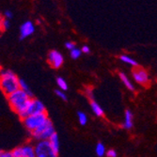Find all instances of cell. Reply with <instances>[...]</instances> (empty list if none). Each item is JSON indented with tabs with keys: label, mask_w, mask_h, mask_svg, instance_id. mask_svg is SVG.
I'll return each mask as SVG.
<instances>
[{
	"label": "cell",
	"mask_w": 157,
	"mask_h": 157,
	"mask_svg": "<svg viewBox=\"0 0 157 157\" xmlns=\"http://www.w3.org/2000/svg\"><path fill=\"white\" fill-rule=\"evenodd\" d=\"M106 156L107 157H117V151L113 149H110L106 151Z\"/></svg>",
	"instance_id": "484cf974"
},
{
	"label": "cell",
	"mask_w": 157,
	"mask_h": 157,
	"mask_svg": "<svg viewBox=\"0 0 157 157\" xmlns=\"http://www.w3.org/2000/svg\"><path fill=\"white\" fill-rule=\"evenodd\" d=\"M19 87H20V90L25 91L26 93H28L30 95V97L32 98V92L30 91V89L28 87V85L26 84V82L24 80V79H19Z\"/></svg>",
	"instance_id": "e0dca14e"
},
{
	"label": "cell",
	"mask_w": 157,
	"mask_h": 157,
	"mask_svg": "<svg viewBox=\"0 0 157 157\" xmlns=\"http://www.w3.org/2000/svg\"><path fill=\"white\" fill-rule=\"evenodd\" d=\"M86 94H87V96L91 100V101H93V91L90 88H88L86 90Z\"/></svg>",
	"instance_id": "4316f807"
},
{
	"label": "cell",
	"mask_w": 157,
	"mask_h": 157,
	"mask_svg": "<svg viewBox=\"0 0 157 157\" xmlns=\"http://www.w3.org/2000/svg\"><path fill=\"white\" fill-rule=\"evenodd\" d=\"M56 84H58L59 88L61 90H68V84L66 82V80L62 77H58L56 78Z\"/></svg>",
	"instance_id": "ac0fdd59"
},
{
	"label": "cell",
	"mask_w": 157,
	"mask_h": 157,
	"mask_svg": "<svg viewBox=\"0 0 157 157\" xmlns=\"http://www.w3.org/2000/svg\"><path fill=\"white\" fill-rule=\"evenodd\" d=\"M120 59H121V60L122 62H124V63H127V64H129V65H131V66H134V67H136V66H137V62H136L134 59L130 58L129 56L121 55V56H120Z\"/></svg>",
	"instance_id": "9a60e30c"
},
{
	"label": "cell",
	"mask_w": 157,
	"mask_h": 157,
	"mask_svg": "<svg viewBox=\"0 0 157 157\" xmlns=\"http://www.w3.org/2000/svg\"><path fill=\"white\" fill-rule=\"evenodd\" d=\"M133 114L130 110H126L124 114V121H123V127L125 129H131L133 127Z\"/></svg>",
	"instance_id": "8fae6325"
},
{
	"label": "cell",
	"mask_w": 157,
	"mask_h": 157,
	"mask_svg": "<svg viewBox=\"0 0 157 157\" xmlns=\"http://www.w3.org/2000/svg\"><path fill=\"white\" fill-rule=\"evenodd\" d=\"M90 106H91V109H92L93 113L95 114L96 116L102 117L104 115V110H103V108L100 106L95 101H91L90 102Z\"/></svg>",
	"instance_id": "5bb4252c"
},
{
	"label": "cell",
	"mask_w": 157,
	"mask_h": 157,
	"mask_svg": "<svg viewBox=\"0 0 157 157\" xmlns=\"http://www.w3.org/2000/svg\"><path fill=\"white\" fill-rule=\"evenodd\" d=\"M82 53H83V52H82L81 49L75 48V49H74V50L71 51V58L74 59H77L80 58V56H81Z\"/></svg>",
	"instance_id": "ffe728a7"
},
{
	"label": "cell",
	"mask_w": 157,
	"mask_h": 157,
	"mask_svg": "<svg viewBox=\"0 0 157 157\" xmlns=\"http://www.w3.org/2000/svg\"><path fill=\"white\" fill-rule=\"evenodd\" d=\"M10 26V21L6 18H1V28L3 30H8Z\"/></svg>",
	"instance_id": "44dd1931"
},
{
	"label": "cell",
	"mask_w": 157,
	"mask_h": 157,
	"mask_svg": "<svg viewBox=\"0 0 157 157\" xmlns=\"http://www.w3.org/2000/svg\"><path fill=\"white\" fill-rule=\"evenodd\" d=\"M46 113V108L44 106V105L42 104L40 100L38 99H31V102L28 105L25 113L24 114V116L21 118L22 120H25V118L29 117V116H33V115H39V114H44Z\"/></svg>",
	"instance_id": "8992f818"
},
{
	"label": "cell",
	"mask_w": 157,
	"mask_h": 157,
	"mask_svg": "<svg viewBox=\"0 0 157 157\" xmlns=\"http://www.w3.org/2000/svg\"><path fill=\"white\" fill-rule=\"evenodd\" d=\"M55 128L53 125V122L50 119H48L41 126H40L36 131L32 133V136L35 139L39 141L44 140H49L52 136L55 134Z\"/></svg>",
	"instance_id": "3957f363"
},
{
	"label": "cell",
	"mask_w": 157,
	"mask_h": 157,
	"mask_svg": "<svg viewBox=\"0 0 157 157\" xmlns=\"http://www.w3.org/2000/svg\"><path fill=\"white\" fill-rule=\"evenodd\" d=\"M7 98L10 107L18 114L20 118L24 116L32 99L29 94L20 89L7 96Z\"/></svg>",
	"instance_id": "6da1fadb"
},
{
	"label": "cell",
	"mask_w": 157,
	"mask_h": 157,
	"mask_svg": "<svg viewBox=\"0 0 157 157\" xmlns=\"http://www.w3.org/2000/svg\"><path fill=\"white\" fill-rule=\"evenodd\" d=\"M3 15H4V18L8 19V20L11 19V18L13 17V14H12V12H11L10 10H5V11H4Z\"/></svg>",
	"instance_id": "d4e9b609"
},
{
	"label": "cell",
	"mask_w": 157,
	"mask_h": 157,
	"mask_svg": "<svg viewBox=\"0 0 157 157\" xmlns=\"http://www.w3.org/2000/svg\"><path fill=\"white\" fill-rule=\"evenodd\" d=\"M19 79L17 75L10 70H2L1 71V81L0 86L3 93L6 96L10 95L20 89L19 87Z\"/></svg>",
	"instance_id": "7a4b0ae2"
},
{
	"label": "cell",
	"mask_w": 157,
	"mask_h": 157,
	"mask_svg": "<svg viewBox=\"0 0 157 157\" xmlns=\"http://www.w3.org/2000/svg\"><path fill=\"white\" fill-rule=\"evenodd\" d=\"M77 117H78L79 123H80L81 125H86V124H87L88 118H87V115H86V114H85L84 112L78 111V113H77Z\"/></svg>",
	"instance_id": "d6986e66"
},
{
	"label": "cell",
	"mask_w": 157,
	"mask_h": 157,
	"mask_svg": "<svg viewBox=\"0 0 157 157\" xmlns=\"http://www.w3.org/2000/svg\"><path fill=\"white\" fill-rule=\"evenodd\" d=\"M133 77L135 81L140 85H148L150 82V76L148 73L145 70L140 68H136L133 71Z\"/></svg>",
	"instance_id": "9c48e42d"
},
{
	"label": "cell",
	"mask_w": 157,
	"mask_h": 157,
	"mask_svg": "<svg viewBox=\"0 0 157 157\" xmlns=\"http://www.w3.org/2000/svg\"><path fill=\"white\" fill-rule=\"evenodd\" d=\"M65 46H66V48L69 49L70 51H72V50H74V49L76 48V47H75V42H73V41H67L66 44H65Z\"/></svg>",
	"instance_id": "603a6c76"
},
{
	"label": "cell",
	"mask_w": 157,
	"mask_h": 157,
	"mask_svg": "<svg viewBox=\"0 0 157 157\" xmlns=\"http://www.w3.org/2000/svg\"><path fill=\"white\" fill-rule=\"evenodd\" d=\"M0 157H14V156L12 154V151H1V152H0Z\"/></svg>",
	"instance_id": "cb8c5ba5"
},
{
	"label": "cell",
	"mask_w": 157,
	"mask_h": 157,
	"mask_svg": "<svg viewBox=\"0 0 157 157\" xmlns=\"http://www.w3.org/2000/svg\"><path fill=\"white\" fill-rule=\"evenodd\" d=\"M95 152L99 157H102L105 154H106V150H105V146L103 143H98L95 147Z\"/></svg>",
	"instance_id": "2e32d148"
},
{
	"label": "cell",
	"mask_w": 157,
	"mask_h": 157,
	"mask_svg": "<svg viewBox=\"0 0 157 157\" xmlns=\"http://www.w3.org/2000/svg\"><path fill=\"white\" fill-rule=\"evenodd\" d=\"M50 142V145L51 147L53 148V150L59 154V136L56 133H55L52 137L48 140Z\"/></svg>",
	"instance_id": "7c38bea8"
},
{
	"label": "cell",
	"mask_w": 157,
	"mask_h": 157,
	"mask_svg": "<svg viewBox=\"0 0 157 157\" xmlns=\"http://www.w3.org/2000/svg\"><path fill=\"white\" fill-rule=\"evenodd\" d=\"M120 78H121V80L122 81V83L124 84V86L126 87V89H128L129 90H135V87H134V85H133V83L130 81V79L128 78V76L125 75V74H123V73H121L120 74Z\"/></svg>",
	"instance_id": "4fadbf2b"
},
{
	"label": "cell",
	"mask_w": 157,
	"mask_h": 157,
	"mask_svg": "<svg viewBox=\"0 0 157 157\" xmlns=\"http://www.w3.org/2000/svg\"><path fill=\"white\" fill-rule=\"evenodd\" d=\"M64 59L62 55L56 50H53L48 54V62L51 67L55 69H59L62 66Z\"/></svg>",
	"instance_id": "ba28073f"
},
{
	"label": "cell",
	"mask_w": 157,
	"mask_h": 157,
	"mask_svg": "<svg viewBox=\"0 0 157 157\" xmlns=\"http://www.w3.org/2000/svg\"><path fill=\"white\" fill-rule=\"evenodd\" d=\"M48 119L49 118H48L47 113H44V114H39V115H33V116L27 117L25 120H23V122L26 129L33 133L40 126L44 124Z\"/></svg>",
	"instance_id": "277c9868"
},
{
	"label": "cell",
	"mask_w": 157,
	"mask_h": 157,
	"mask_svg": "<svg viewBox=\"0 0 157 157\" xmlns=\"http://www.w3.org/2000/svg\"><path fill=\"white\" fill-rule=\"evenodd\" d=\"M34 148L36 157H58L59 155L53 150L48 140L38 141Z\"/></svg>",
	"instance_id": "5b68a950"
},
{
	"label": "cell",
	"mask_w": 157,
	"mask_h": 157,
	"mask_svg": "<svg viewBox=\"0 0 157 157\" xmlns=\"http://www.w3.org/2000/svg\"><path fill=\"white\" fill-rule=\"evenodd\" d=\"M14 157H36L35 148L31 145H24L15 148L12 151Z\"/></svg>",
	"instance_id": "52a82bcc"
},
{
	"label": "cell",
	"mask_w": 157,
	"mask_h": 157,
	"mask_svg": "<svg viewBox=\"0 0 157 157\" xmlns=\"http://www.w3.org/2000/svg\"><path fill=\"white\" fill-rule=\"evenodd\" d=\"M56 96H59L60 99H62L63 101H67L68 100V98H67V96H66V94L63 92V90H56Z\"/></svg>",
	"instance_id": "7402d4cb"
},
{
	"label": "cell",
	"mask_w": 157,
	"mask_h": 157,
	"mask_svg": "<svg viewBox=\"0 0 157 157\" xmlns=\"http://www.w3.org/2000/svg\"><path fill=\"white\" fill-rule=\"evenodd\" d=\"M35 31V26L31 21H26L20 26V40H25V38L32 35Z\"/></svg>",
	"instance_id": "30bf717a"
},
{
	"label": "cell",
	"mask_w": 157,
	"mask_h": 157,
	"mask_svg": "<svg viewBox=\"0 0 157 157\" xmlns=\"http://www.w3.org/2000/svg\"><path fill=\"white\" fill-rule=\"evenodd\" d=\"M82 52L83 53H85V54H89L90 52V47L88 46V45H84L83 47H82Z\"/></svg>",
	"instance_id": "83f0119b"
}]
</instances>
